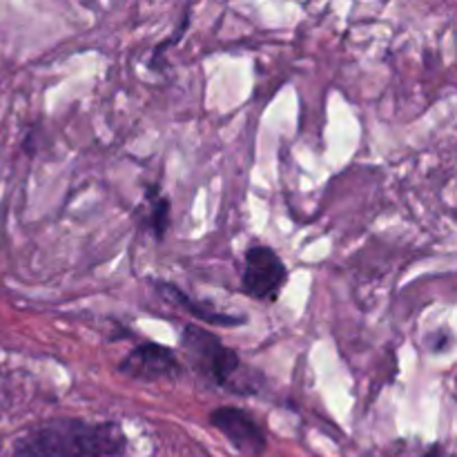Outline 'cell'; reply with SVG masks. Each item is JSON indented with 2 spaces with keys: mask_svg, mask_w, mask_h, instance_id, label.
Here are the masks:
<instances>
[{
  "mask_svg": "<svg viewBox=\"0 0 457 457\" xmlns=\"http://www.w3.org/2000/svg\"><path fill=\"white\" fill-rule=\"evenodd\" d=\"M125 451L128 436L119 422L54 418L27 428L12 457H120Z\"/></svg>",
  "mask_w": 457,
  "mask_h": 457,
  "instance_id": "cell-1",
  "label": "cell"
},
{
  "mask_svg": "<svg viewBox=\"0 0 457 457\" xmlns=\"http://www.w3.org/2000/svg\"><path fill=\"white\" fill-rule=\"evenodd\" d=\"M179 344H181L192 370L210 386L221 388L232 395H257V373H253L239 360V355L232 348H228L221 339L214 337L212 333H208L201 326L187 324Z\"/></svg>",
  "mask_w": 457,
  "mask_h": 457,
  "instance_id": "cell-2",
  "label": "cell"
},
{
  "mask_svg": "<svg viewBox=\"0 0 457 457\" xmlns=\"http://www.w3.org/2000/svg\"><path fill=\"white\" fill-rule=\"evenodd\" d=\"M288 281L284 259L270 245H250L241 270V290L253 299H275Z\"/></svg>",
  "mask_w": 457,
  "mask_h": 457,
  "instance_id": "cell-3",
  "label": "cell"
},
{
  "mask_svg": "<svg viewBox=\"0 0 457 457\" xmlns=\"http://www.w3.org/2000/svg\"><path fill=\"white\" fill-rule=\"evenodd\" d=\"M208 422L235 446L239 453L248 457H262L266 453L268 437L262 424L248 411L237 406H219L210 413Z\"/></svg>",
  "mask_w": 457,
  "mask_h": 457,
  "instance_id": "cell-4",
  "label": "cell"
},
{
  "mask_svg": "<svg viewBox=\"0 0 457 457\" xmlns=\"http://www.w3.org/2000/svg\"><path fill=\"white\" fill-rule=\"evenodd\" d=\"M116 370L137 382H165L181 378L183 364L161 344H141L123 357Z\"/></svg>",
  "mask_w": 457,
  "mask_h": 457,
  "instance_id": "cell-5",
  "label": "cell"
},
{
  "mask_svg": "<svg viewBox=\"0 0 457 457\" xmlns=\"http://www.w3.org/2000/svg\"><path fill=\"white\" fill-rule=\"evenodd\" d=\"M156 290L163 295V299H168L170 303H174L177 308L186 311L187 315L195 317L199 321H208L214 326H228V328H235V326H244L245 317L241 315H228V312L217 311L210 302H199V299H192L183 293L179 286L165 284V281H156Z\"/></svg>",
  "mask_w": 457,
  "mask_h": 457,
  "instance_id": "cell-6",
  "label": "cell"
},
{
  "mask_svg": "<svg viewBox=\"0 0 457 457\" xmlns=\"http://www.w3.org/2000/svg\"><path fill=\"white\" fill-rule=\"evenodd\" d=\"M147 201H150V228L156 239H163L170 228V201L159 192V187H147Z\"/></svg>",
  "mask_w": 457,
  "mask_h": 457,
  "instance_id": "cell-7",
  "label": "cell"
},
{
  "mask_svg": "<svg viewBox=\"0 0 457 457\" xmlns=\"http://www.w3.org/2000/svg\"><path fill=\"white\" fill-rule=\"evenodd\" d=\"M420 457H453V453H451V451L446 449V446H442V445H433L431 449L424 451V453L420 455Z\"/></svg>",
  "mask_w": 457,
  "mask_h": 457,
  "instance_id": "cell-8",
  "label": "cell"
},
{
  "mask_svg": "<svg viewBox=\"0 0 457 457\" xmlns=\"http://www.w3.org/2000/svg\"><path fill=\"white\" fill-rule=\"evenodd\" d=\"M4 409V391H3V378H0V415H3Z\"/></svg>",
  "mask_w": 457,
  "mask_h": 457,
  "instance_id": "cell-9",
  "label": "cell"
}]
</instances>
